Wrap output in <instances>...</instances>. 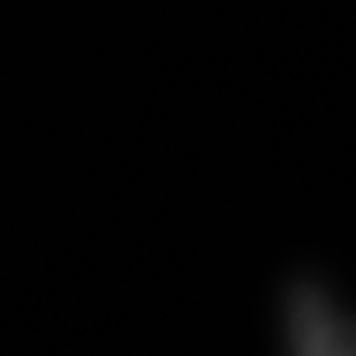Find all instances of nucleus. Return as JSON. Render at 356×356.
<instances>
[{"mask_svg": "<svg viewBox=\"0 0 356 356\" xmlns=\"http://www.w3.org/2000/svg\"><path fill=\"white\" fill-rule=\"evenodd\" d=\"M284 356H356V312L312 277L287 284L280 301Z\"/></svg>", "mask_w": 356, "mask_h": 356, "instance_id": "nucleus-1", "label": "nucleus"}]
</instances>
